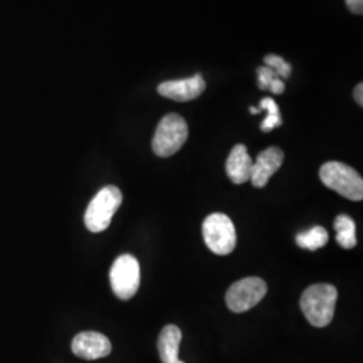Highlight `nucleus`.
<instances>
[{"label": "nucleus", "mask_w": 363, "mask_h": 363, "mask_svg": "<svg viewBox=\"0 0 363 363\" xmlns=\"http://www.w3.org/2000/svg\"><path fill=\"white\" fill-rule=\"evenodd\" d=\"M259 112H261V111H259V109H257V108H250V113H253V115H257Z\"/></svg>", "instance_id": "nucleus-21"}, {"label": "nucleus", "mask_w": 363, "mask_h": 363, "mask_svg": "<svg viewBox=\"0 0 363 363\" xmlns=\"http://www.w3.org/2000/svg\"><path fill=\"white\" fill-rule=\"evenodd\" d=\"M284 152L277 147H269L264 150L253 162L250 181L255 187L262 189L268 184V181L283 166Z\"/></svg>", "instance_id": "nucleus-10"}, {"label": "nucleus", "mask_w": 363, "mask_h": 363, "mask_svg": "<svg viewBox=\"0 0 363 363\" xmlns=\"http://www.w3.org/2000/svg\"><path fill=\"white\" fill-rule=\"evenodd\" d=\"M111 286L117 298L130 300L140 286V265L132 255L117 257L109 272Z\"/></svg>", "instance_id": "nucleus-6"}, {"label": "nucleus", "mask_w": 363, "mask_h": 363, "mask_svg": "<svg viewBox=\"0 0 363 363\" xmlns=\"http://www.w3.org/2000/svg\"><path fill=\"white\" fill-rule=\"evenodd\" d=\"M189 138L187 123L177 113L163 117L156 128L152 139V150L160 157H169L177 154Z\"/></svg>", "instance_id": "nucleus-4"}, {"label": "nucleus", "mask_w": 363, "mask_h": 363, "mask_svg": "<svg viewBox=\"0 0 363 363\" xmlns=\"http://www.w3.org/2000/svg\"><path fill=\"white\" fill-rule=\"evenodd\" d=\"M257 78H259V88L261 91H268L273 79L280 78L276 72L268 66H261L257 69Z\"/></svg>", "instance_id": "nucleus-16"}, {"label": "nucleus", "mask_w": 363, "mask_h": 363, "mask_svg": "<svg viewBox=\"0 0 363 363\" xmlns=\"http://www.w3.org/2000/svg\"><path fill=\"white\" fill-rule=\"evenodd\" d=\"M264 62L267 64L268 67H271L272 70L276 72V74L279 77L289 78L291 73H292V66L289 65L286 61H284L281 57L274 55V54H269L264 58Z\"/></svg>", "instance_id": "nucleus-15"}, {"label": "nucleus", "mask_w": 363, "mask_h": 363, "mask_svg": "<svg viewBox=\"0 0 363 363\" xmlns=\"http://www.w3.org/2000/svg\"><path fill=\"white\" fill-rule=\"evenodd\" d=\"M206 88V82L201 74H195L194 77L186 78V79H177V81H166L162 82L157 86V91L160 96L179 101V103H186L191 101L196 97H199Z\"/></svg>", "instance_id": "nucleus-9"}, {"label": "nucleus", "mask_w": 363, "mask_h": 363, "mask_svg": "<svg viewBox=\"0 0 363 363\" xmlns=\"http://www.w3.org/2000/svg\"><path fill=\"white\" fill-rule=\"evenodd\" d=\"M182 331L177 325H166L157 339V350L163 363H175L179 358Z\"/></svg>", "instance_id": "nucleus-12"}, {"label": "nucleus", "mask_w": 363, "mask_h": 363, "mask_svg": "<svg viewBox=\"0 0 363 363\" xmlns=\"http://www.w3.org/2000/svg\"><path fill=\"white\" fill-rule=\"evenodd\" d=\"M319 175L325 187L350 201H362V177L350 166L340 162H327L322 166Z\"/></svg>", "instance_id": "nucleus-3"}, {"label": "nucleus", "mask_w": 363, "mask_h": 363, "mask_svg": "<svg viewBox=\"0 0 363 363\" xmlns=\"http://www.w3.org/2000/svg\"><path fill=\"white\" fill-rule=\"evenodd\" d=\"M73 354L88 361H94L108 357L112 351V345L108 337L94 331L79 333L72 342Z\"/></svg>", "instance_id": "nucleus-8"}, {"label": "nucleus", "mask_w": 363, "mask_h": 363, "mask_svg": "<svg viewBox=\"0 0 363 363\" xmlns=\"http://www.w3.org/2000/svg\"><path fill=\"white\" fill-rule=\"evenodd\" d=\"M175 363H184V362H182L181 359H178V361H177V362Z\"/></svg>", "instance_id": "nucleus-22"}, {"label": "nucleus", "mask_w": 363, "mask_h": 363, "mask_svg": "<svg viewBox=\"0 0 363 363\" xmlns=\"http://www.w3.org/2000/svg\"><path fill=\"white\" fill-rule=\"evenodd\" d=\"M354 99L358 104L363 105V84H358L354 89Z\"/></svg>", "instance_id": "nucleus-20"}, {"label": "nucleus", "mask_w": 363, "mask_h": 363, "mask_svg": "<svg viewBox=\"0 0 363 363\" xmlns=\"http://www.w3.org/2000/svg\"><path fill=\"white\" fill-rule=\"evenodd\" d=\"M281 124H283V120L280 115H268L261 124V130L269 132V130H274L276 127H280Z\"/></svg>", "instance_id": "nucleus-17"}, {"label": "nucleus", "mask_w": 363, "mask_h": 363, "mask_svg": "<svg viewBox=\"0 0 363 363\" xmlns=\"http://www.w3.org/2000/svg\"><path fill=\"white\" fill-rule=\"evenodd\" d=\"M202 233L208 249L220 256L230 255L237 244V234L233 222L222 213L210 214L203 220Z\"/></svg>", "instance_id": "nucleus-5"}, {"label": "nucleus", "mask_w": 363, "mask_h": 363, "mask_svg": "<svg viewBox=\"0 0 363 363\" xmlns=\"http://www.w3.org/2000/svg\"><path fill=\"white\" fill-rule=\"evenodd\" d=\"M337 291L333 284H315L308 286L300 298V308L313 327H327L333 322Z\"/></svg>", "instance_id": "nucleus-1"}, {"label": "nucleus", "mask_w": 363, "mask_h": 363, "mask_svg": "<svg viewBox=\"0 0 363 363\" xmlns=\"http://www.w3.org/2000/svg\"><path fill=\"white\" fill-rule=\"evenodd\" d=\"M253 169V160L247 154L244 144L234 145L230 155L226 160V174L234 184H242L250 181Z\"/></svg>", "instance_id": "nucleus-11"}, {"label": "nucleus", "mask_w": 363, "mask_h": 363, "mask_svg": "<svg viewBox=\"0 0 363 363\" xmlns=\"http://www.w3.org/2000/svg\"><path fill=\"white\" fill-rule=\"evenodd\" d=\"M334 228L337 232V242L340 247L343 249H352L357 245L355 222L351 217L346 214L337 216Z\"/></svg>", "instance_id": "nucleus-13"}, {"label": "nucleus", "mask_w": 363, "mask_h": 363, "mask_svg": "<svg viewBox=\"0 0 363 363\" xmlns=\"http://www.w3.org/2000/svg\"><path fill=\"white\" fill-rule=\"evenodd\" d=\"M328 242V233L322 226H313L307 232H301L296 235V244L307 250H318L325 247Z\"/></svg>", "instance_id": "nucleus-14"}, {"label": "nucleus", "mask_w": 363, "mask_h": 363, "mask_svg": "<svg viewBox=\"0 0 363 363\" xmlns=\"http://www.w3.org/2000/svg\"><path fill=\"white\" fill-rule=\"evenodd\" d=\"M346 6L349 7L351 13L362 15L363 13V0H346Z\"/></svg>", "instance_id": "nucleus-18"}, {"label": "nucleus", "mask_w": 363, "mask_h": 363, "mask_svg": "<svg viewBox=\"0 0 363 363\" xmlns=\"http://www.w3.org/2000/svg\"><path fill=\"white\" fill-rule=\"evenodd\" d=\"M123 203V194L116 186H105L94 198L85 211V225L91 233L104 232Z\"/></svg>", "instance_id": "nucleus-2"}, {"label": "nucleus", "mask_w": 363, "mask_h": 363, "mask_svg": "<svg viewBox=\"0 0 363 363\" xmlns=\"http://www.w3.org/2000/svg\"><path fill=\"white\" fill-rule=\"evenodd\" d=\"M267 291L268 286L259 277H247L238 280L226 292V306L235 313L249 311L264 298Z\"/></svg>", "instance_id": "nucleus-7"}, {"label": "nucleus", "mask_w": 363, "mask_h": 363, "mask_svg": "<svg viewBox=\"0 0 363 363\" xmlns=\"http://www.w3.org/2000/svg\"><path fill=\"white\" fill-rule=\"evenodd\" d=\"M268 91H272L273 94H281L286 91V84L281 81V78H276L273 79Z\"/></svg>", "instance_id": "nucleus-19"}]
</instances>
